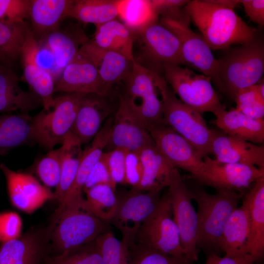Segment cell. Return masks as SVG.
Returning a JSON list of instances; mask_svg holds the SVG:
<instances>
[{"label":"cell","mask_w":264,"mask_h":264,"mask_svg":"<svg viewBox=\"0 0 264 264\" xmlns=\"http://www.w3.org/2000/svg\"><path fill=\"white\" fill-rule=\"evenodd\" d=\"M185 10L211 49L244 44L255 38L256 29L249 26L233 9L207 0H189Z\"/></svg>","instance_id":"obj_1"},{"label":"cell","mask_w":264,"mask_h":264,"mask_svg":"<svg viewBox=\"0 0 264 264\" xmlns=\"http://www.w3.org/2000/svg\"><path fill=\"white\" fill-rule=\"evenodd\" d=\"M123 81L120 101L146 128L164 123L163 110L168 88L164 77L134 60L131 73Z\"/></svg>","instance_id":"obj_2"},{"label":"cell","mask_w":264,"mask_h":264,"mask_svg":"<svg viewBox=\"0 0 264 264\" xmlns=\"http://www.w3.org/2000/svg\"><path fill=\"white\" fill-rule=\"evenodd\" d=\"M108 223L96 217L83 198L66 206L50 226L57 253H65L93 242L110 231Z\"/></svg>","instance_id":"obj_3"},{"label":"cell","mask_w":264,"mask_h":264,"mask_svg":"<svg viewBox=\"0 0 264 264\" xmlns=\"http://www.w3.org/2000/svg\"><path fill=\"white\" fill-rule=\"evenodd\" d=\"M189 189L198 204L197 246L218 248L225 225L244 194L220 189L211 194L199 186Z\"/></svg>","instance_id":"obj_4"},{"label":"cell","mask_w":264,"mask_h":264,"mask_svg":"<svg viewBox=\"0 0 264 264\" xmlns=\"http://www.w3.org/2000/svg\"><path fill=\"white\" fill-rule=\"evenodd\" d=\"M218 60L220 90L233 98L240 89L256 84L264 71V47L255 38L230 49Z\"/></svg>","instance_id":"obj_5"},{"label":"cell","mask_w":264,"mask_h":264,"mask_svg":"<svg viewBox=\"0 0 264 264\" xmlns=\"http://www.w3.org/2000/svg\"><path fill=\"white\" fill-rule=\"evenodd\" d=\"M172 215V201L167 192L139 227L134 244L166 255L185 257L179 230Z\"/></svg>","instance_id":"obj_6"},{"label":"cell","mask_w":264,"mask_h":264,"mask_svg":"<svg viewBox=\"0 0 264 264\" xmlns=\"http://www.w3.org/2000/svg\"><path fill=\"white\" fill-rule=\"evenodd\" d=\"M158 21L179 40L182 55L187 65L209 77L220 90L218 60L215 58L202 36L190 29V19L186 11L180 10L172 15L159 17Z\"/></svg>","instance_id":"obj_7"},{"label":"cell","mask_w":264,"mask_h":264,"mask_svg":"<svg viewBox=\"0 0 264 264\" xmlns=\"http://www.w3.org/2000/svg\"><path fill=\"white\" fill-rule=\"evenodd\" d=\"M86 94L66 93L55 97L52 110H42L32 117L35 142L48 150L62 144L70 132L80 102Z\"/></svg>","instance_id":"obj_8"},{"label":"cell","mask_w":264,"mask_h":264,"mask_svg":"<svg viewBox=\"0 0 264 264\" xmlns=\"http://www.w3.org/2000/svg\"><path fill=\"white\" fill-rule=\"evenodd\" d=\"M162 68L167 83L184 104L201 114L214 113L222 105L209 77L176 64H164Z\"/></svg>","instance_id":"obj_9"},{"label":"cell","mask_w":264,"mask_h":264,"mask_svg":"<svg viewBox=\"0 0 264 264\" xmlns=\"http://www.w3.org/2000/svg\"><path fill=\"white\" fill-rule=\"evenodd\" d=\"M201 114L183 103L168 88L163 106L164 123L205 155L211 154L215 130L209 128Z\"/></svg>","instance_id":"obj_10"},{"label":"cell","mask_w":264,"mask_h":264,"mask_svg":"<svg viewBox=\"0 0 264 264\" xmlns=\"http://www.w3.org/2000/svg\"><path fill=\"white\" fill-rule=\"evenodd\" d=\"M161 191H141L132 188L118 198L116 210L108 223L121 233V242L128 248L134 242L139 227L154 211L161 197Z\"/></svg>","instance_id":"obj_11"},{"label":"cell","mask_w":264,"mask_h":264,"mask_svg":"<svg viewBox=\"0 0 264 264\" xmlns=\"http://www.w3.org/2000/svg\"><path fill=\"white\" fill-rule=\"evenodd\" d=\"M155 145L176 168L189 172L197 180L204 174L205 156L165 123L147 128Z\"/></svg>","instance_id":"obj_12"},{"label":"cell","mask_w":264,"mask_h":264,"mask_svg":"<svg viewBox=\"0 0 264 264\" xmlns=\"http://www.w3.org/2000/svg\"><path fill=\"white\" fill-rule=\"evenodd\" d=\"M205 171L198 178L199 183L216 190L226 189L244 194L260 178L264 176V168L237 163H223L203 157Z\"/></svg>","instance_id":"obj_13"},{"label":"cell","mask_w":264,"mask_h":264,"mask_svg":"<svg viewBox=\"0 0 264 264\" xmlns=\"http://www.w3.org/2000/svg\"><path fill=\"white\" fill-rule=\"evenodd\" d=\"M168 193L171 199L174 220L179 230L184 254L190 261H196L198 260L197 215L191 202L189 189L182 177L169 187Z\"/></svg>","instance_id":"obj_14"},{"label":"cell","mask_w":264,"mask_h":264,"mask_svg":"<svg viewBox=\"0 0 264 264\" xmlns=\"http://www.w3.org/2000/svg\"><path fill=\"white\" fill-rule=\"evenodd\" d=\"M133 35L143 55L155 66L162 68L164 64L187 65L179 40L158 20Z\"/></svg>","instance_id":"obj_15"},{"label":"cell","mask_w":264,"mask_h":264,"mask_svg":"<svg viewBox=\"0 0 264 264\" xmlns=\"http://www.w3.org/2000/svg\"><path fill=\"white\" fill-rule=\"evenodd\" d=\"M154 145L145 126L120 101L105 152L121 148L139 153L145 147Z\"/></svg>","instance_id":"obj_16"},{"label":"cell","mask_w":264,"mask_h":264,"mask_svg":"<svg viewBox=\"0 0 264 264\" xmlns=\"http://www.w3.org/2000/svg\"><path fill=\"white\" fill-rule=\"evenodd\" d=\"M0 169L6 180L10 200L19 209L31 213L53 198V193L32 175L14 171L3 163Z\"/></svg>","instance_id":"obj_17"},{"label":"cell","mask_w":264,"mask_h":264,"mask_svg":"<svg viewBox=\"0 0 264 264\" xmlns=\"http://www.w3.org/2000/svg\"><path fill=\"white\" fill-rule=\"evenodd\" d=\"M54 91L107 96L96 66L80 49L55 83Z\"/></svg>","instance_id":"obj_18"},{"label":"cell","mask_w":264,"mask_h":264,"mask_svg":"<svg viewBox=\"0 0 264 264\" xmlns=\"http://www.w3.org/2000/svg\"><path fill=\"white\" fill-rule=\"evenodd\" d=\"M113 117H110L102 126L90 144L84 150L83 156L75 179L63 201L55 210L52 222L71 203L83 199L82 192L86 180L98 161L110 138Z\"/></svg>","instance_id":"obj_19"},{"label":"cell","mask_w":264,"mask_h":264,"mask_svg":"<svg viewBox=\"0 0 264 264\" xmlns=\"http://www.w3.org/2000/svg\"><path fill=\"white\" fill-rule=\"evenodd\" d=\"M50 229L30 230L19 238L0 244V264H41L48 256L47 240Z\"/></svg>","instance_id":"obj_20"},{"label":"cell","mask_w":264,"mask_h":264,"mask_svg":"<svg viewBox=\"0 0 264 264\" xmlns=\"http://www.w3.org/2000/svg\"><path fill=\"white\" fill-rule=\"evenodd\" d=\"M37 44V41L30 27L20 56L23 78L32 91L41 99L43 110L49 111L54 105L55 82L52 75L40 67L35 61V51Z\"/></svg>","instance_id":"obj_21"},{"label":"cell","mask_w":264,"mask_h":264,"mask_svg":"<svg viewBox=\"0 0 264 264\" xmlns=\"http://www.w3.org/2000/svg\"><path fill=\"white\" fill-rule=\"evenodd\" d=\"M211 154L223 163H237L264 168V146L215 131Z\"/></svg>","instance_id":"obj_22"},{"label":"cell","mask_w":264,"mask_h":264,"mask_svg":"<svg viewBox=\"0 0 264 264\" xmlns=\"http://www.w3.org/2000/svg\"><path fill=\"white\" fill-rule=\"evenodd\" d=\"M80 49L96 66L107 96L111 87L123 81L131 73L133 60L111 51L101 48L88 40Z\"/></svg>","instance_id":"obj_23"},{"label":"cell","mask_w":264,"mask_h":264,"mask_svg":"<svg viewBox=\"0 0 264 264\" xmlns=\"http://www.w3.org/2000/svg\"><path fill=\"white\" fill-rule=\"evenodd\" d=\"M143 168L141 181L137 189L141 191H161L182 177L155 145L143 149L139 153Z\"/></svg>","instance_id":"obj_24"},{"label":"cell","mask_w":264,"mask_h":264,"mask_svg":"<svg viewBox=\"0 0 264 264\" xmlns=\"http://www.w3.org/2000/svg\"><path fill=\"white\" fill-rule=\"evenodd\" d=\"M106 96L86 94L83 97L70 132L82 144L92 140L112 109Z\"/></svg>","instance_id":"obj_25"},{"label":"cell","mask_w":264,"mask_h":264,"mask_svg":"<svg viewBox=\"0 0 264 264\" xmlns=\"http://www.w3.org/2000/svg\"><path fill=\"white\" fill-rule=\"evenodd\" d=\"M29 18L32 33L37 41L60 29L62 22L69 17L74 0H30Z\"/></svg>","instance_id":"obj_26"},{"label":"cell","mask_w":264,"mask_h":264,"mask_svg":"<svg viewBox=\"0 0 264 264\" xmlns=\"http://www.w3.org/2000/svg\"><path fill=\"white\" fill-rule=\"evenodd\" d=\"M216 125L226 135L241 139L255 144L264 141V120L252 119L232 108L226 110L223 105L214 113Z\"/></svg>","instance_id":"obj_27"},{"label":"cell","mask_w":264,"mask_h":264,"mask_svg":"<svg viewBox=\"0 0 264 264\" xmlns=\"http://www.w3.org/2000/svg\"><path fill=\"white\" fill-rule=\"evenodd\" d=\"M19 81L11 67L0 64V114L16 110L27 112L42 106L36 94L20 87Z\"/></svg>","instance_id":"obj_28"},{"label":"cell","mask_w":264,"mask_h":264,"mask_svg":"<svg viewBox=\"0 0 264 264\" xmlns=\"http://www.w3.org/2000/svg\"><path fill=\"white\" fill-rule=\"evenodd\" d=\"M242 204L248 212V253L258 261L264 251V176L249 188L244 196Z\"/></svg>","instance_id":"obj_29"},{"label":"cell","mask_w":264,"mask_h":264,"mask_svg":"<svg viewBox=\"0 0 264 264\" xmlns=\"http://www.w3.org/2000/svg\"><path fill=\"white\" fill-rule=\"evenodd\" d=\"M249 219L247 208L237 207L229 217L218 243L227 257L245 256L248 253Z\"/></svg>","instance_id":"obj_30"},{"label":"cell","mask_w":264,"mask_h":264,"mask_svg":"<svg viewBox=\"0 0 264 264\" xmlns=\"http://www.w3.org/2000/svg\"><path fill=\"white\" fill-rule=\"evenodd\" d=\"M32 117L27 112L0 114V156L16 147L36 143Z\"/></svg>","instance_id":"obj_31"},{"label":"cell","mask_w":264,"mask_h":264,"mask_svg":"<svg viewBox=\"0 0 264 264\" xmlns=\"http://www.w3.org/2000/svg\"><path fill=\"white\" fill-rule=\"evenodd\" d=\"M94 37L91 41L98 47L119 53L133 60V34L116 19L95 25Z\"/></svg>","instance_id":"obj_32"},{"label":"cell","mask_w":264,"mask_h":264,"mask_svg":"<svg viewBox=\"0 0 264 264\" xmlns=\"http://www.w3.org/2000/svg\"><path fill=\"white\" fill-rule=\"evenodd\" d=\"M88 40L81 31L72 33L59 29L37 42L44 44L52 52L61 76L65 68L74 58L82 45Z\"/></svg>","instance_id":"obj_33"},{"label":"cell","mask_w":264,"mask_h":264,"mask_svg":"<svg viewBox=\"0 0 264 264\" xmlns=\"http://www.w3.org/2000/svg\"><path fill=\"white\" fill-rule=\"evenodd\" d=\"M64 149L61 173L59 183L53 193V199L59 204L63 201L67 191L72 184L83 156L82 144L70 132L61 144Z\"/></svg>","instance_id":"obj_34"},{"label":"cell","mask_w":264,"mask_h":264,"mask_svg":"<svg viewBox=\"0 0 264 264\" xmlns=\"http://www.w3.org/2000/svg\"><path fill=\"white\" fill-rule=\"evenodd\" d=\"M117 17L133 34L158 20L151 0H117Z\"/></svg>","instance_id":"obj_35"},{"label":"cell","mask_w":264,"mask_h":264,"mask_svg":"<svg viewBox=\"0 0 264 264\" xmlns=\"http://www.w3.org/2000/svg\"><path fill=\"white\" fill-rule=\"evenodd\" d=\"M117 15V0H76L69 17L97 25L116 19Z\"/></svg>","instance_id":"obj_36"},{"label":"cell","mask_w":264,"mask_h":264,"mask_svg":"<svg viewBox=\"0 0 264 264\" xmlns=\"http://www.w3.org/2000/svg\"><path fill=\"white\" fill-rule=\"evenodd\" d=\"M30 27L26 22L12 25L0 21V64L11 67L20 57Z\"/></svg>","instance_id":"obj_37"},{"label":"cell","mask_w":264,"mask_h":264,"mask_svg":"<svg viewBox=\"0 0 264 264\" xmlns=\"http://www.w3.org/2000/svg\"><path fill=\"white\" fill-rule=\"evenodd\" d=\"M114 191L115 189L108 184L96 185L84 191L91 211L98 219L107 223L115 213L118 204Z\"/></svg>","instance_id":"obj_38"},{"label":"cell","mask_w":264,"mask_h":264,"mask_svg":"<svg viewBox=\"0 0 264 264\" xmlns=\"http://www.w3.org/2000/svg\"><path fill=\"white\" fill-rule=\"evenodd\" d=\"M44 264H104L95 240L71 251L48 256Z\"/></svg>","instance_id":"obj_39"},{"label":"cell","mask_w":264,"mask_h":264,"mask_svg":"<svg viewBox=\"0 0 264 264\" xmlns=\"http://www.w3.org/2000/svg\"><path fill=\"white\" fill-rule=\"evenodd\" d=\"M95 242L104 264H130L129 248L110 230L99 236Z\"/></svg>","instance_id":"obj_40"},{"label":"cell","mask_w":264,"mask_h":264,"mask_svg":"<svg viewBox=\"0 0 264 264\" xmlns=\"http://www.w3.org/2000/svg\"><path fill=\"white\" fill-rule=\"evenodd\" d=\"M64 149H53L42 157L35 166V171L47 187H56L60 181Z\"/></svg>","instance_id":"obj_41"},{"label":"cell","mask_w":264,"mask_h":264,"mask_svg":"<svg viewBox=\"0 0 264 264\" xmlns=\"http://www.w3.org/2000/svg\"><path fill=\"white\" fill-rule=\"evenodd\" d=\"M234 99L236 109L254 119H264V97L258 92L256 84L239 90Z\"/></svg>","instance_id":"obj_42"},{"label":"cell","mask_w":264,"mask_h":264,"mask_svg":"<svg viewBox=\"0 0 264 264\" xmlns=\"http://www.w3.org/2000/svg\"><path fill=\"white\" fill-rule=\"evenodd\" d=\"M129 250L130 264H193L185 256H172L135 244Z\"/></svg>","instance_id":"obj_43"},{"label":"cell","mask_w":264,"mask_h":264,"mask_svg":"<svg viewBox=\"0 0 264 264\" xmlns=\"http://www.w3.org/2000/svg\"><path fill=\"white\" fill-rule=\"evenodd\" d=\"M30 4V0H0V21L12 25L26 22Z\"/></svg>","instance_id":"obj_44"},{"label":"cell","mask_w":264,"mask_h":264,"mask_svg":"<svg viewBox=\"0 0 264 264\" xmlns=\"http://www.w3.org/2000/svg\"><path fill=\"white\" fill-rule=\"evenodd\" d=\"M128 152V150L121 148L106 152L110 173L116 184H126V158Z\"/></svg>","instance_id":"obj_45"},{"label":"cell","mask_w":264,"mask_h":264,"mask_svg":"<svg viewBox=\"0 0 264 264\" xmlns=\"http://www.w3.org/2000/svg\"><path fill=\"white\" fill-rule=\"evenodd\" d=\"M98 184H108L115 189L107 162V153L104 152L94 166L85 182L83 191Z\"/></svg>","instance_id":"obj_46"},{"label":"cell","mask_w":264,"mask_h":264,"mask_svg":"<svg viewBox=\"0 0 264 264\" xmlns=\"http://www.w3.org/2000/svg\"><path fill=\"white\" fill-rule=\"evenodd\" d=\"M21 218L12 212L0 214V238L2 242L17 239L21 236Z\"/></svg>","instance_id":"obj_47"},{"label":"cell","mask_w":264,"mask_h":264,"mask_svg":"<svg viewBox=\"0 0 264 264\" xmlns=\"http://www.w3.org/2000/svg\"><path fill=\"white\" fill-rule=\"evenodd\" d=\"M126 184L136 189L143 176V168L139 153L129 151L126 158Z\"/></svg>","instance_id":"obj_48"},{"label":"cell","mask_w":264,"mask_h":264,"mask_svg":"<svg viewBox=\"0 0 264 264\" xmlns=\"http://www.w3.org/2000/svg\"><path fill=\"white\" fill-rule=\"evenodd\" d=\"M35 60L40 67L52 75L56 83L60 75L56 66L54 55L46 46L38 42L35 51Z\"/></svg>","instance_id":"obj_49"},{"label":"cell","mask_w":264,"mask_h":264,"mask_svg":"<svg viewBox=\"0 0 264 264\" xmlns=\"http://www.w3.org/2000/svg\"><path fill=\"white\" fill-rule=\"evenodd\" d=\"M240 3L251 21L260 25L264 24V0H242Z\"/></svg>","instance_id":"obj_50"},{"label":"cell","mask_w":264,"mask_h":264,"mask_svg":"<svg viewBox=\"0 0 264 264\" xmlns=\"http://www.w3.org/2000/svg\"><path fill=\"white\" fill-rule=\"evenodd\" d=\"M189 0H151L158 17L175 14L181 10Z\"/></svg>","instance_id":"obj_51"},{"label":"cell","mask_w":264,"mask_h":264,"mask_svg":"<svg viewBox=\"0 0 264 264\" xmlns=\"http://www.w3.org/2000/svg\"><path fill=\"white\" fill-rule=\"evenodd\" d=\"M257 259L250 254L243 257L232 258L224 256L220 257L212 253L204 264H253Z\"/></svg>","instance_id":"obj_52"},{"label":"cell","mask_w":264,"mask_h":264,"mask_svg":"<svg viewBox=\"0 0 264 264\" xmlns=\"http://www.w3.org/2000/svg\"><path fill=\"white\" fill-rule=\"evenodd\" d=\"M208 2L217 4L221 6H224L232 9H234L239 3L240 0H206Z\"/></svg>","instance_id":"obj_53"},{"label":"cell","mask_w":264,"mask_h":264,"mask_svg":"<svg viewBox=\"0 0 264 264\" xmlns=\"http://www.w3.org/2000/svg\"></svg>","instance_id":"obj_54"}]
</instances>
